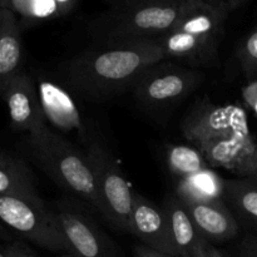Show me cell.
I'll use <instances>...</instances> for the list:
<instances>
[{
  "instance_id": "cell-2",
  "label": "cell",
  "mask_w": 257,
  "mask_h": 257,
  "mask_svg": "<svg viewBox=\"0 0 257 257\" xmlns=\"http://www.w3.org/2000/svg\"><path fill=\"white\" fill-rule=\"evenodd\" d=\"M182 133L210 167L225 168L240 176L257 146L242 108L213 104L207 99L198 102L186 115Z\"/></svg>"
},
{
  "instance_id": "cell-30",
  "label": "cell",
  "mask_w": 257,
  "mask_h": 257,
  "mask_svg": "<svg viewBox=\"0 0 257 257\" xmlns=\"http://www.w3.org/2000/svg\"><path fill=\"white\" fill-rule=\"evenodd\" d=\"M248 178H251V177H248ZM251 180H252V181H253V182H255V183H256V185H257V178H251Z\"/></svg>"
},
{
  "instance_id": "cell-22",
  "label": "cell",
  "mask_w": 257,
  "mask_h": 257,
  "mask_svg": "<svg viewBox=\"0 0 257 257\" xmlns=\"http://www.w3.org/2000/svg\"><path fill=\"white\" fill-rule=\"evenodd\" d=\"M242 257H257V238L245 237L240 245Z\"/></svg>"
},
{
  "instance_id": "cell-17",
  "label": "cell",
  "mask_w": 257,
  "mask_h": 257,
  "mask_svg": "<svg viewBox=\"0 0 257 257\" xmlns=\"http://www.w3.org/2000/svg\"><path fill=\"white\" fill-rule=\"evenodd\" d=\"M225 181L213 170H203L180 178L175 195L182 202H212L225 198Z\"/></svg>"
},
{
  "instance_id": "cell-27",
  "label": "cell",
  "mask_w": 257,
  "mask_h": 257,
  "mask_svg": "<svg viewBox=\"0 0 257 257\" xmlns=\"http://www.w3.org/2000/svg\"><path fill=\"white\" fill-rule=\"evenodd\" d=\"M0 237L2 238L9 237V233H8V231L5 230V227L2 225V223H0Z\"/></svg>"
},
{
  "instance_id": "cell-18",
  "label": "cell",
  "mask_w": 257,
  "mask_h": 257,
  "mask_svg": "<svg viewBox=\"0 0 257 257\" xmlns=\"http://www.w3.org/2000/svg\"><path fill=\"white\" fill-rule=\"evenodd\" d=\"M225 200L230 203L233 215L257 231V185L251 178L226 180Z\"/></svg>"
},
{
  "instance_id": "cell-15",
  "label": "cell",
  "mask_w": 257,
  "mask_h": 257,
  "mask_svg": "<svg viewBox=\"0 0 257 257\" xmlns=\"http://www.w3.org/2000/svg\"><path fill=\"white\" fill-rule=\"evenodd\" d=\"M23 40L15 13L0 8V95L10 80L23 72Z\"/></svg>"
},
{
  "instance_id": "cell-28",
  "label": "cell",
  "mask_w": 257,
  "mask_h": 257,
  "mask_svg": "<svg viewBox=\"0 0 257 257\" xmlns=\"http://www.w3.org/2000/svg\"><path fill=\"white\" fill-rule=\"evenodd\" d=\"M55 257H72L69 255V253H63V255H60V256H55Z\"/></svg>"
},
{
  "instance_id": "cell-13",
  "label": "cell",
  "mask_w": 257,
  "mask_h": 257,
  "mask_svg": "<svg viewBox=\"0 0 257 257\" xmlns=\"http://www.w3.org/2000/svg\"><path fill=\"white\" fill-rule=\"evenodd\" d=\"M37 88L45 119L60 131L78 132L83 138V142L88 143L90 138L87 135V130H84L78 108L70 95L52 80H38Z\"/></svg>"
},
{
  "instance_id": "cell-26",
  "label": "cell",
  "mask_w": 257,
  "mask_h": 257,
  "mask_svg": "<svg viewBox=\"0 0 257 257\" xmlns=\"http://www.w3.org/2000/svg\"><path fill=\"white\" fill-rule=\"evenodd\" d=\"M208 257H223V255L217 250V248L213 247L212 245H210V248H208Z\"/></svg>"
},
{
  "instance_id": "cell-16",
  "label": "cell",
  "mask_w": 257,
  "mask_h": 257,
  "mask_svg": "<svg viewBox=\"0 0 257 257\" xmlns=\"http://www.w3.org/2000/svg\"><path fill=\"white\" fill-rule=\"evenodd\" d=\"M0 195L43 202L32 171L23 161L3 152H0Z\"/></svg>"
},
{
  "instance_id": "cell-11",
  "label": "cell",
  "mask_w": 257,
  "mask_h": 257,
  "mask_svg": "<svg viewBox=\"0 0 257 257\" xmlns=\"http://www.w3.org/2000/svg\"><path fill=\"white\" fill-rule=\"evenodd\" d=\"M140 238L142 245L168 253L180 256L171 232L170 222L162 207L138 192H133L131 232Z\"/></svg>"
},
{
  "instance_id": "cell-5",
  "label": "cell",
  "mask_w": 257,
  "mask_h": 257,
  "mask_svg": "<svg viewBox=\"0 0 257 257\" xmlns=\"http://www.w3.org/2000/svg\"><path fill=\"white\" fill-rule=\"evenodd\" d=\"M28 146L38 166L59 187L100 213L94 177L85 151L79 150L48 125L28 135Z\"/></svg>"
},
{
  "instance_id": "cell-21",
  "label": "cell",
  "mask_w": 257,
  "mask_h": 257,
  "mask_svg": "<svg viewBox=\"0 0 257 257\" xmlns=\"http://www.w3.org/2000/svg\"><path fill=\"white\" fill-rule=\"evenodd\" d=\"M205 2L207 4L212 5L216 9L221 10V12L226 13V14H230L231 12L237 9L240 5H242L245 0H205Z\"/></svg>"
},
{
  "instance_id": "cell-20",
  "label": "cell",
  "mask_w": 257,
  "mask_h": 257,
  "mask_svg": "<svg viewBox=\"0 0 257 257\" xmlns=\"http://www.w3.org/2000/svg\"><path fill=\"white\" fill-rule=\"evenodd\" d=\"M237 59L246 77L252 78L257 74V25L241 42Z\"/></svg>"
},
{
  "instance_id": "cell-3",
  "label": "cell",
  "mask_w": 257,
  "mask_h": 257,
  "mask_svg": "<svg viewBox=\"0 0 257 257\" xmlns=\"http://www.w3.org/2000/svg\"><path fill=\"white\" fill-rule=\"evenodd\" d=\"M109 7L90 25L99 45L158 39L180 18V0H108Z\"/></svg>"
},
{
  "instance_id": "cell-10",
  "label": "cell",
  "mask_w": 257,
  "mask_h": 257,
  "mask_svg": "<svg viewBox=\"0 0 257 257\" xmlns=\"http://www.w3.org/2000/svg\"><path fill=\"white\" fill-rule=\"evenodd\" d=\"M2 97L7 103L10 123L15 131L32 135L47 127L37 84L29 73L23 70L13 78L3 90Z\"/></svg>"
},
{
  "instance_id": "cell-14",
  "label": "cell",
  "mask_w": 257,
  "mask_h": 257,
  "mask_svg": "<svg viewBox=\"0 0 257 257\" xmlns=\"http://www.w3.org/2000/svg\"><path fill=\"white\" fill-rule=\"evenodd\" d=\"M162 208L170 222L173 242L180 257H208L210 242L197 230L180 198L175 193L168 195Z\"/></svg>"
},
{
  "instance_id": "cell-1",
  "label": "cell",
  "mask_w": 257,
  "mask_h": 257,
  "mask_svg": "<svg viewBox=\"0 0 257 257\" xmlns=\"http://www.w3.org/2000/svg\"><path fill=\"white\" fill-rule=\"evenodd\" d=\"M166 55L157 40L99 45L63 63L59 73L73 92L88 100L103 102L133 89L146 72Z\"/></svg>"
},
{
  "instance_id": "cell-12",
  "label": "cell",
  "mask_w": 257,
  "mask_h": 257,
  "mask_svg": "<svg viewBox=\"0 0 257 257\" xmlns=\"http://www.w3.org/2000/svg\"><path fill=\"white\" fill-rule=\"evenodd\" d=\"M182 203L197 230L208 242H226L237 236L240 230L237 218L223 200Z\"/></svg>"
},
{
  "instance_id": "cell-32",
  "label": "cell",
  "mask_w": 257,
  "mask_h": 257,
  "mask_svg": "<svg viewBox=\"0 0 257 257\" xmlns=\"http://www.w3.org/2000/svg\"><path fill=\"white\" fill-rule=\"evenodd\" d=\"M180 2H187V0H180Z\"/></svg>"
},
{
  "instance_id": "cell-4",
  "label": "cell",
  "mask_w": 257,
  "mask_h": 257,
  "mask_svg": "<svg viewBox=\"0 0 257 257\" xmlns=\"http://www.w3.org/2000/svg\"><path fill=\"white\" fill-rule=\"evenodd\" d=\"M227 17L205 0H187L176 24L156 40L166 59L193 69L208 67L217 59Z\"/></svg>"
},
{
  "instance_id": "cell-19",
  "label": "cell",
  "mask_w": 257,
  "mask_h": 257,
  "mask_svg": "<svg viewBox=\"0 0 257 257\" xmlns=\"http://www.w3.org/2000/svg\"><path fill=\"white\" fill-rule=\"evenodd\" d=\"M166 162L171 173L180 178L210 168L202 153L193 146L170 145L166 148Z\"/></svg>"
},
{
  "instance_id": "cell-8",
  "label": "cell",
  "mask_w": 257,
  "mask_h": 257,
  "mask_svg": "<svg viewBox=\"0 0 257 257\" xmlns=\"http://www.w3.org/2000/svg\"><path fill=\"white\" fill-rule=\"evenodd\" d=\"M198 69L168 63L151 67L133 87L136 102L151 110H163L190 95L203 82Z\"/></svg>"
},
{
  "instance_id": "cell-24",
  "label": "cell",
  "mask_w": 257,
  "mask_h": 257,
  "mask_svg": "<svg viewBox=\"0 0 257 257\" xmlns=\"http://www.w3.org/2000/svg\"><path fill=\"white\" fill-rule=\"evenodd\" d=\"M3 253L4 257H37L20 243H13Z\"/></svg>"
},
{
  "instance_id": "cell-25",
  "label": "cell",
  "mask_w": 257,
  "mask_h": 257,
  "mask_svg": "<svg viewBox=\"0 0 257 257\" xmlns=\"http://www.w3.org/2000/svg\"><path fill=\"white\" fill-rule=\"evenodd\" d=\"M242 177H251V178H257V146L255 148V152H253L252 157L250 158V161L247 162V165L245 166V168L241 172Z\"/></svg>"
},
{
  "instance_id": "cell-6",
  "label": "cell",
  "mask_w": 257,
  "mask_h": 257,
  "mask_svg": "<svg viewBox=\"0 0 257 257\" xmlns=\"http://www.w3.org/2000/svg\"><path fill=\"white\" fill-rule=\"evenodd\" d=\"M85 155L92 167L100 202V215L123 232H131L133 192L112 151L97 138L87 143Z\"/></svg>"
},
{
  "instance_id": "cell-7",
  "label": "cell",
  "mask_w": 257,
  "mask_h": 257,
  "mask_svg": "<svg viewBox=\"0 0 257 257\" xmlns=\"http://www.w3.org/2000/svg\"><path fill=\"white\" fill-rule=\"evenodd\" d=\"M0 221L44 250L68 252L67 241L54 212L48 210L44 202L0 195Z\"/></svg>"
},
{
  "instance_id": "cell-31",
  "label": "cell",
  "mask_w": 257,
  "mask_h": 257,
  "mask_svg": "<svg viewBox=\"0 0 257 257\" xmlns=\"http://www.w3.org/2000/svg\"><path fill=\"white\" fill-rule=\"evenodd\" d=\"M0 257H4V253H0Z\"/></svg>"
},
{
  "instance_id": "cell-29",
  "label": "cell",
  "mask_w": 257,
  "mask_h": 257,
  "mask_svg": "<svg viewBox=\"0 0 257 257\" xmlns=\"http://www.w3.org/2000/svg\"><path fill=\"white\" fill-rule=\"evenodd\" d=\"M5 2H7V0H0V8H3V5H4Z\"/></svg>"
},
{
  "instance_id": "cell-9",
  "label": "cell",
  "mask_w": 257,
  "mask_h": 257,
  "mask_svg": "<svg viewBox=\"0 0 257 257\" xmlns=\"http://www.w3.org/2000/svg\"><path fill=\"white\" fill-rule=\"evenodd\" d=\"M72 257H119L112 241L84 211L69 203H58L54 211Z\"/></svg>"
},
{
  "instance_id": "cell-23",
  "label": "cell",
  "mask_w": 257,
  "mask_h": 257,
  "mask_svg": "<svg viewBox=\"0 0 257 257\" xmlns=\"http://www.w3.org/2000/svg\"><path fill=\"white\" fill-rule=\"evenodd\" d=\"M133 256L135 257H180V256H172L168 253L160 252V251L152 250V248L147 247L145 245H137L133 248Z\"/></svg>"
}]
</instances>
